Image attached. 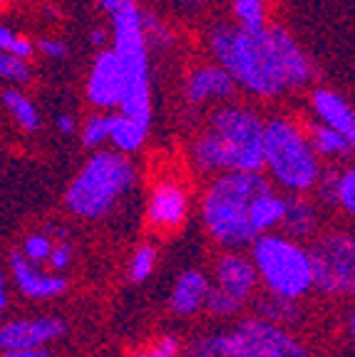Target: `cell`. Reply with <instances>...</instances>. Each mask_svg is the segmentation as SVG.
Wrapping results in <instances>:
<instances>
[{
	"instance_id": "1",
	"label": "cell",
	"mask_w": 355,
	"mask_h": 357,
	"mask_svg": "<svg viewBox=\"0 0 355 357\" xmlns=\"http://www.w3.org/2000/svg\"><path fill=\"white\" fill-rule=\"evenodd\" d=\"M206 45L214 60L236 77L239 87L256 97H278L305 87L313 77L308 55L281 25L249 30L219 22L206 35Z\"/></svg>"
},
{
	"instance_id": "2",
	"label": "cell",
	"mask_w": 355,
	"mask_h": 357,
	"mask_svg": "<svg viewBox=\"0 0 355 357\" xmlns=\"http://www.w3.org/2000/svg\"><path fill=\"white\" fill-rule=\"evenodd\" d=\"M199 172H261L266 169V122L244 105H222L211 112L191 144Z\"/></svg>"
},
{
	"instance_id": "3",
	"label": "cell",
	"mask_w": 355,
	"mask_h": 357,
	"mask_svg": "<svg viewBox=\"0 0 355 357\" xmlns=\"http://www.w3.org/2000/svg\"><path fill=\"white\" fill-rule=\"evenodd\" d=\"M271 191L261 172H224L204 191L201 221L206 234L229 251L254 243L259 229V204Z\"/></svg>"
},
{
	"instance_id": "4",
	"label": "cell",
	"mask_w": 355,
	"mask_h": 357,
	"mask_svg": "<svg viewBox=\"0 0 355 357\" xmlns=\"http://www.w3.org/2000/svg\"><path fill=\"white\" fill-rule=\"evenodd\" d=\"M100 8L112 25V47L124 70V97L119 112L152 122V87H150V40L145 33V10L137 0H100Z\"/></svg>"
},
{
	"instance_id": "5",
	"label": "cell",
	"mask_w": 355,
	"mask_h": 357,
	"mask_svg": "<svg viewBox=\"0 0 355 357\" xmlns=\"http://www.w3.org/2000/svg\"><path fill=\"white\" fill-rule=\"evenodd\" d=\"M137 181V169L122 151H94L65 191V206L85 221L105 218Z\"/></svg>"
},
{
	"instance_id": "6",
	"label": "cell",
	"mask_w": 355,
	"mask_h": 357,
	"mask_svg": "<svg viewBox=\"0 0 355 357\" xmlns=\"http://www.w3.org/2000/svg\"><path fill=\"white\" fill-rule=\"evenodd\" d=\"M261 283L268 293L300 301L316 288L311 248H303L289 234H263L249 245Z\"/></svg>"
},
{
	"instance_id": "7",
	"label": "cell",
	"mask_w": 355,
	"mask_h": 357,
	"mask_svg": "<svg viewBox=\"0 0 355 357\" xmlns=\"http://www.w3.org/2000/svg\"><path fill=\"white\" fill-rule=\"evenodd\" d=\"M311 137L286 117L266 119V169L289 194H308L321 178V159Z\"/></svg>"
},
{
	"instance_id": "8",
	"label": "cell",
	"mask_w": 355,
	"mask_h": 357,
	"mask_svg": "<svg viewBox=\"0 0 355 357\" xmlns=\"http://www.w3.org/2000/svg\"><path fill=\"white\" fill-rule=\"evenodd\" d=\"M196 357H311L308 347L286 325L256 315L226 333L206 335L191 345Z\"/></svg>"
},
{
	"instance_id": "9",
	"label": "cell",
	"mask_w": 355,
	"mask_h": 357,
	"mask_svg": "<svg viewBox=\"0 0 355 357\" xmlns=\"http://www.w3.org/2000/svg\"><path fill=\"white\" fill-rule=\"evenodd\" d=\"M316 290L323 296L355 298V236L333 231L323 234L311 245Z\"/></svg>"
},
{
	"instance_id": "10",
	"label": "cell",
	"mask_w": 355,
	"mask_h": 357,
	"mask_svg": "<svg viewBox=\"0 0 355 357\" xmlns=\"http://www.w3.org/2000/svg\"><path fill=\"white\" fill-rule=\"evenodd\" d=\"M124 97V70L115 47L94 55L87 75V100L97 109H119Z\"/></svg>"
},
{
	"instance_id": "11",
	"label": "cell",
	"mask_w": 355,
	"mask_h": 357,
	"mask_svg": "<svg viewBox=\"0 0 355 357\" xmlns=\"http://www.w3.org/2000/svg\"><path fill=\"white\" fill-rule=\"evenodd\" d=\"M65 320L52 315L40 318L8 320L0 328V347L3 350H25V347H45L48 342L60 340L65 335Z\"/></svg>"
},
{
	"instance_id": "12",
	"label": "cell",
	"mask_w": 355,
	"mask_h": 357,
	"mask_svg": "<svg viewBox=\"0 0 355 357\" xmlns=\"http://www.w3.org/2000/svg\"><path fill=\"white\" fill-rule=\"evenodd\" d=\"M236 89H239L236 77L217 62V65L196 67L194 73L189 75L184 82V100L191 107H199L211 100L226 102L236 95Z\"/></svg>"
},
{
	"instance_id": "13",
	"label": "cell",
	"mask_w": 355,
	"mask_h": 357,
	"mask_svg": "<svg viewBox=\"0 0 355 357\" xmlns=\"http://www.w3.org/2000/svg\"><path fill=\"white\" fill-rule=\"evenodd\" d=\"M10 273L15 280L17 290L30 301H50V298L62 296L67 290V278L55 273H43L38 263L28 261L22 251L10 253Z\"/></svg>"
},
{
	"instance_id": "14",
	"label": "cell",
	"mask_w": 355,
	"mask_h": 357,
	"mask_svg": "<svg viewBox=\"0 0 355 357\" xmlns=\"http://www.w3.org/2000/svg\"><path fill=\"white\" fill-rule=\"evenodd\" d=\"M259 280H261V275H259V268L251 256L229 251L217 261V285L231 293L233 298H239L241 303H246L254 296Z\"/></svg>"
},
{
	"instance_id": "15",
	"label": "cell",
	"mask_w": 355,
	"mask_h": 357,
	"mask_svg": "<svg viewBox=\"0 0 355 357\" xmlns=\"http://www.w3.org/2000/svg\"><path fill=\"white\" fill-rule=\"evenodd\" d=\"M189 213V199L187 191L177 181H161L150 196V206H147V218L154 229L174 231L184 223Z\"/></svg>"
},
{
	"instance_id": "16",
	"label": "cell",
	"mask_w": 355,
	"mask_h": 357,
	"mask_svg": "<svg viewBox=\"0 0 355 357\" xmlns=\"http://www.w3.org/2000/svg\"><path fill=\"white\" fill-rule=\"evenodd\" d=\"M209 293H211L209 278L201 271H187L174 283L172 296H169V307H172V312L182 315V318L196 315L201 307H206Z\"/></svg>"
},
{
	"instance_id": "17",
	"label": "cell",
	"mask_w": 355,
	"mask_h": 357,
	"mask_svg": "<svg viewBox=\"0 0 355 357\" xmlns=\"http://www.w3.org/2000/svg\"><path fill=\"white\" fill-rule=\"evenodd\" d=\"M313 109L321 117V122L331 124L338 132H343L348 137V142L355 149V109L333 89H316L313 92Z\"/></svg>"
},
{
	"instance_id": "18",
	"label": "cell",
	"mask_w": 355,
	"mask_h": 357,
	"mask_svg": "<svg viewBox=\"0 0 355 357\" xmlns=\"http://www.w3.org/2000/svg\"><path fill=\"white\" fill-rule=\"evenodd\" d=\"M283 229L294 236L296 241H308L318 231V211L311 201L303 199V194L286 196V216H283Z\"/></svg>"
},
{
	"instance_id": "19",
	"label": "cell",
	"mask_w": 355,
	"mask_h": 357,
	"mask_svg": "<svg viewBox=\"0 0 355 357\" xmlns=\"http://www.w3.org/2000/svg\"><path fill=\"white\" fill-rule=\"evenodd\" d=\"M147 132H150L147 124L129 117L124 112L112 114L110 119V144H115V149L122 151V154H134V151L142 149V144L147 139Z\"/></svg>"
},
{
	"instance_id": "20",
	"label": "cell",
	"mask_w": 355,
	"mask_h": 357,
	"mask_svg": "<svg viewBox=\"0 0 355 357\" xmlns=\"http://www.w3.org/2000/svg\"><path fill=\"white\" fill-rule=\"evenodd\" d=\"M308 137H311L318 154L326 156V159H343V156H348L355 151L353 144L348 142V137L326 122L313 124V127L308 129Z\"/></svg>"
},
{
	"instance_id": "21",
	"label": "cell",
	"mask_w": 355,
	"mask_h": 357,
	"mask_svg": "<svg viewBox=\"0 0 355 357\" xmlns=\"http://www.w3.org/2000/svg\"><path fill=\"white\" fill-rule=\"evenodd\" d=\"M3 105H6V109L10 112V117L15 119V124L20 129H25V132H38L40 129L43 119H40L38 107L28 95H22L20 89L8 87L3 92Z\"/></svg>"
},
{
	"instance_id": "22",
	"label": "cell",
	"mask_w": 355,
	"mask_h": 357,
	"mask_svg": "<svg viewBox=\"0 0 355 357\" xmlns=\"http://www.w3.org/2000/svg\"><path fill=\"white\" fill-rule=\"evenodd\" d=\"M256 310H259V315L266 320H271V323H278V325H289V323H296V320L300 318L298 312V305H296V301H291V298H281V296H273V293H263L259 301H256Z\"/></svg>"
},
{
	"instance_id": "23",
	"label": "cell",
	"mask_w": 355,
	"mask_h": 357,
	"mask_svg": "<svg viewBox=\"0 0 355 357\" xmlns=\"http://www.w3.org/2000/svg\"><path fill=\"white\" fill-rule=\"evenodd\" d=\"M231 13L241 28H249V30L266 28V8H263V0H233Z\"/></svg>"
},
{
	"instance_id": "24",
	"label": "cell",
	"mask_w": 355,
	"mask_h": 357,
	"mask_svg": "<svg viewBox=\"0 0 355 357\" xmlns=\"http://www.w3.org/2000/svg\"><path fill=\"white\" fill-rule=\"evenodd\" d=\"M110 119L112 114H102V112H94L85 119L82 124V144L87 149H100L105 142H110Z\"/></svg>"
},
{
	"instance_id": "25",
	"label": "cell",
	"mask_w": 355,
	"mask_h": 357,
	"mask_svg": "<svg viewBox=\"0 0 355 357\" xmlns=\"http://www.w3.org/2000/svg\"><path fill=\"white\" fill-rule=\"evenodd\" d=\"M154 266H157V248L150 243H142L137 251L132 253V258H129V268H127L129 280H132V283L147 280L152 275V271H154Z\"/></svg>"
},
{
	"instance_id": "26",
	"label": "cell",
	"mask_w": 355,
	"mask_h": 357,
	"mask_svg": "<svg viewBox=\"0 0 355 357\" xmlns=\"http://www.w3.org/2000/svg\"><path fill=\"white\" fill-rule=\"evenodd\" d=\"M0 75L10 84H25L33 77V70H30L28 60L10 55V52H3V55H0Z\"/></svg>"
},
{
	"instance_id": "27",
	"label": "cell",
	"mask_w": 355,
	"mask_h": 357,
	"mask_svg": "<svg viewBox=\"0 0 355 357\" xmlns=\"http://www.w3.org/2000/svg\"><path fill=\"white\" fill-rule=\"evenodd\" d=\"M35 47H38V43L22 38V35H17V33H13L8 25L0 28V50L3 52H10V55L22 57V60H30L33 52H35Z\"/></svg>"
},
{
	"instance_id": "28",
	"label": "cell",
	"mask_w": 355,
	"mask_h": 357,
	"mask_svg": "<svg viewBox=\"0 0 355 357\" xmlns=\"http://www.w3.org/2000/svg\"><path fill=\"white\" fill-rule=\"evenodd\" d=\"M241 305H244V303H241L239 298H233L231 293L222 290L219 285L211 288L209 301H206V310H209L211 315H217V318H231L233 312L241 310Z\"/></svg>"
},
{
	"instance_id": "29",
	"label": "cell",
	"mask_w": 355,
	"mask_h": 357,
	"mask_svg": "<svg viewBox=\"0 0 355 357\" xmlns=\"http://www.w3.org/2000/svg\"><path fill=\"white\" fill-rule=\"evenodd\" d=\"M52 251H55V243H52L50 236L45 234H30L28 238H25V243H22V253H25V258L33 263H48L52 256Z\"/></svg>"
},
{
	"instance_id": "30",
	"label": "cell",
	"mask_w": 355,
	"mask_h": 357,
	"mask_svg": "<svg viewBox=\"0 0 355 357\" xmlns=\"http://www.w3.org/2000/svg\"><path fill=\"white\" fill-rule=\"evenodd\" d=\"M338 206L355 218V164L340 172L338 178Z\"/></svg>"
},
{
	"instance_id": "31",
	"label": "cell",
	"mask_w": 355,
	"mask_h": 357,
	"mask_svg": "<svg viewBox=\"0 0 355 357\" xmlns=\"http://www.w3.org/2000/svg\"><path fill=\"white\" fill-rule=\"evenodd\" d=\"M338 178H340V172H323L321 178H318V201L326 204V206H338Z\"/></svg>"
},
{
	"instance_id": "32",
	"label": "cell",
	"mask_w": 355,
	"mask_h": 357,
	"mask_svg": "<svg viewBox=\"0 0 355 357\" xmlns=\"http://www.w3.org/2000/svg\"><path fill=\"white\" fill-rule=\"evenodd\" d=\"M145 33H147V40L154 43L157 47H169V43H172V30H169L164 22L157 20L152 13H145Z\"/></svg>"
},
{
	"instance_id": "33",
	"label": "cell",
	"mask_w": 355,
	"mask_h": 357,
	"mask_svg": "<svg viewBox=\"0 0 355 357\" xmlns=\"http://www.w3.org/2000/svg\"><path fill=\"white\" fill-rule=\"evenodd\" d=\"M38 50L43 52L48 60H65L67 57V45L57 38H40Z\"/></svg>"
},
{
	"instance_id": "34",
	"label": "cell",
	"mask_w": 355,
	"mask_h": 357,
	"mask_svg": "<svg viewBox=\"0 0 355 357\" xmlns=\"http://www.w3.org/2000/svg\"><path fill=\"white\" fill-rule=\"evenodd\" d=\"M73 263V245L70 243H60V245H55V251H52V256H50V261H48V266L52 268V271H65L67 266Z\"/></svg>"
},
{
	"instance_id": "35",
	"label": "cell",
	"mask_w": 355,
	"mask_h": 357,
	"mask_svg": "<svg viewBox=\"0 0 355 357\" xmlns=\"http://www.w3.org/2000/svg\"><path fill=\"white\" fill-rule=\"evenodd\" d=\"M152 357H179V340L177 337H159L150 350Z\"/></svg>"
},
{
	"instance_id": "36",
	"label": "cell",
	"mask_w": 355,
	"mask_h": 357,
	"mask_svg": "<svg viewBox=\"0 0 355 357\" xmlns=\"http://www.w3.org/2000/svg\"><path fill=\"white\" fill-rule=\"evenodd\" d=\"M3 357H50L43 347H25V350H3Z\"/></svg>"
},
{
	"instance_id": "37",
	"label": "cell",
	"mask_w": 355,
	"mask_h": 357,
	"mask_svg": "<svg viewBox=\"0 0 355 357\" xmlns=\"http://www.w3.org/2000/svg\"><path fill=\"white\" fill-rule=\"evenodd\" d=\"M57 129H60L65 137H70V134H75V129H78V124H75V117H70V114H60L57 117Z\"/></svg>"
},
{
	"instance_id": "38",
	"label": "cell",
	"mask_w": 355,
	"mask_h": 357,
	"mask_svg": "<svg viewBox=\"0 0 355 357\" xmlns=\"http://www.w3.org/2000/svg\"><path fill=\"white\" fill-rule=\"evenodd\" d=\"M172 3L177 8H182V10H199L206 0H172Z\"/></svg>"
},
{
	"instance_id": "39",
	"label": "cell",
	"mask_w": 355,
	"mask_h": 357,
	"mask_svg": "<svg viewBox=\"0 0 355 357\" xmlns=\"http://www.w3.org/2000/svg\"><path fill=\"white\" fill-rule=\"evenodd\" d=\"M89 40H92L97 47H102V45H107V30L102 28H94L92 33H89Z\"/></svg>"
},
{
	"instance_id": "40",
	"label": "cell",
	"mask_w": 355,
	"mask_h": 357,
	"mask_svg": "<svg viewBox=\"0 0 355 357\" xmlns=\"http://www.w3.org/2000/svg\"><path fill=\"white\" fill-rule=\"evenodd\" d=\"M345 328H348V337H350V342L355 345V305H353V310L348 312V323H345Z\"/></svg>"
},
{
	"instance_id": "41",
	"label": "cell",
	"mask_w": 355,
	"mask_h": 357,
	"mask_svg": "<svg viewBox=\"0 0 355 357\" xmlns=\"http://www.w3.org/2000/svg\"><path fill=\"white\" fill-rule=\"evenodd\" d=\"M8 305H10V303H8V283L3 280V283H0V310H8Z\"/></svg>"
},
{
	"instance_id": "42",
	"label": "cell",
	"mask_w": 355,
	"mask_h": 357,
	"mask_svg": "<svg viewBox=\"0 0 355 357\" xmlns=\"http://www.w3.org/2000/svg\"><path fill=\"white\" fill-rule=\"evenodd\" d=\"M132 357H152L150 352H137V355H132Z\"/></svg>"
},
{
	"instance_id": "43",
	"label": "cell",
	"mask_w": 355,
	"mask_h": 357,
	"mask_svg": "<svg viewBox=\"0 0 355 357\" xmlns=\"http://www.w3.org/2000/svg\"><path fill=\"white\" fill-rule=\"evenodd\" d=\"M184 357H196V355H194V352H187V355H184Z\"/></svg>"
}]
</instances>
